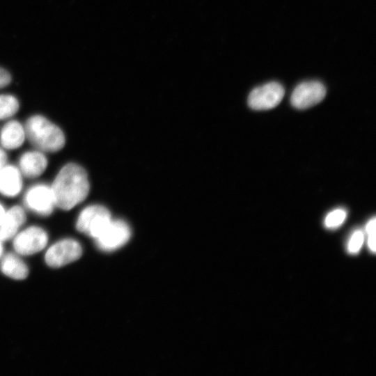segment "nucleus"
Returning <instances> with one entry per match:
<instances>
[{"instance_id":"nucleus-15","label":"nucleus","mask_w":376,"mask_h":376,"mask_svg":"<svg viewBox=\"0 0 376 376\" xmlns=\"http://www.w3.org/2000/svg\"><path fill=\"white\" fill-rule=\"evenodd\" d=\"M19 109L17 99L8 94L0 95V120L9 118Z\"/></svg>"},{"instance_id":"nucleus-3","label":"nucleus","mask_w":376,"mask_h":376,"mask_svg":"<svg viewBox=\"0 0 376 376\" xmlns=\"http://www.w3.org/2000/svg\"><path fill=\"white\" fill-rule=\"evenodd\" d=\"M111 220L109 211L100 205L86 207L79 214L77 229L95 239Z\"/></svg>"},{"instance_id":"nucleus-12","label":"nucleus","mask_w":376,"mask_h":376,"mask_svg":"<svg viewBox=\"0 0 376 376\" xmlns=\"http://www.w3.org/2000/svg\"><path fill=\"white\" fill-rule=\"evenodd\" d=\"M22 175L17 167L5 164L0 170V194L7 197L16 196L22 187Z\"/></svg>"},{"instance_id":"nucleus-5","label":"nucleus","mask_w":376,"mask_h":376,"mask_svg":"<svg viewBox=\"0 0 376 376\" xmlns=\"http://www.w3.org/2000/svg\"><path fill=\"white\" fill-rule=\"evenodd\" d=\"M81 253L80 244L74 239L66 238L52 244L47 249L45 260L48 266L58 268L79 259Z\"/></svg>"},{"instance_id":"nucleus-14","label":"nucleus","mask_w":376,"mask_h":376,"mask_svg":"<svg viewBox=\"0 0 376 376\" xmlns=\"http://www.w3.org/2000/svg\"><path fill=\"white\" fill-rule=\"evenodd\" d=\"M0 269L6 276L15 279H24L29 274L25 263L15 253L5 255L0 263Z\"/></svg>"},{"instance_id":"nucleus-19","label":"nucleus","mask_w":376,"mask_h":376,"mask_svg":"<svg viewBox=\"0 0 376 376\" xmlns=\"http://www.w3.org/2000/svg\"><path fill=\"white\" fill-rule=\"evenodd\" d=\"M375 226H376V220L375 218L371 219L366 224V233L370 235L372 234H375Z\"/></svg>"},{"instance_id":"nucleus-20","label":"nucleus","mask_w":376,"mask_h":376,"mask_svg":"<svg viewBox=\"0 0 376 376\" xmlns=\"http://www.w3.org/2000/svg\"><path fill=\"white\" fill-rule=\"evenodd\" d=\"M368 245L370 249L375 253V234L368 235Z\"/></svg>"},{"instance_id":"nucleus-21","label":"nucleus","mask_w":376,"mask_h":376,"mask_svg":"<svg viewBox=\"0 0 376 376\" xmlns=\"http://www.w3.org/2000/svg\"><path fill=\"white\" fill-rule=\"evenodd\" d=\"M7 157L4 151L0 148V170L6 164Z\"/></svg>"},{"instance_id":"nucleus-22","label":"nucleus","mask_w":376,"mask_h":376,"mask_svg":"<svg viewBox=\"0 0 376 376\" xmlns=\"http://www.w3.org/2000/svg\"><path fill=\"white\" fill-rule=\"evenodd\" d=\"M5 213H6L5 208L3 206V205L1 204V203H0V225H1V222H2V221H3Z\"/></svg>"},{"instance_id":"nucleus-16","label":"nucleus","mask_w":376,"mask_h":376,"mask_svg":"<svg viewBox=\"0 0 376 376\" xmlns=\"http://www.w3.org/2000/svg\"><path fill=\"white\" fill-rule=\"evenodd\" d=\"M346 218V212L343 209H336L329 212L324 219V225L329 228L340 226Z\"/></svg>"},{"instance_id":"nucleus-10","label":"nucleus","mask_w":376,"mask_h":376,"mask_svg":"<svg viewBox=\"0 0 376 376\" xmlns=\"http://www.w3.org/2000/svg\"><path fill=\"white\" fill-rule=\"evenodd\" d=\"M47 166V159L40 150L24 152L19 159V169L22 175L34 178L40 176Z\"/></svg>"},{"instance_id":"nucleus-11","label":"nucleus","mask_w":376,"mask_h":376,"mask_svg":"<svg viewBox=\"0 0 376 376\" xmlns=\"http://www.w3.org/2000/svg\"><path fill=\"white\" fill-rule=\"evenodd\" d=\"M25 220L26 214L21 206L15 205L6 211L0 225V240L4 242L14 237Z\"/></svg>"},{"instance_id":"nucleus-17","label":"nucleus","mask_w":376,"mask_h":376,"mask_svg":"<svg viewBox=\"0 0 376 376\" xmlns=\"http://www.w3.org/2000/svg\"><path fill=\"white\" fill-rule=\"evenodd\" d=\"M364 240L363 233L357 230L352 235L347 245V250L350 253H357L363 244Z\"/></svg>"},{"instance_id":"nucleus-18","label":"nucleus","mask_w":376,"mask_h":376,"mask_svg":"<svg viewBox=\"0 0 376 376\" xmlns=\"http://www.w3.org/2000/svg\"><path fill=\"white\" fill-rule=\"evenodd\" d=\"M11 81L10 74L3 68L0 67V88L8 85Z\"/></svg>"},{"instance_id":"nucleus-8","label":"nucleus","mask_w":376,"mask_h":376,"mask_svg":"<svg viewBox=\"0 0 376 376\" xmlns=\"http://www.w3.org/2000/svg\"><path fill=\"white\" fill-rule=\"evenodd\" d=\"M24 203L27 208L40 216L51 214L56 206L52 188L45 184L31 187L24 196Z\"/></svg>"},{"instance_id":"nucleus-23","label":"nucleus","mask_w":376,"mask_h":376,"mask_svg":"<svg viewBox=\"0 0 376 376\" xmlns=\"http://www.w3.org/2000/svg\"><path fill=\"white\" fill-rule=\"evenodd\" d=\"M3 252V245H2V241L0 240V257L2 255Z\"/></svg>"},{"instance_id":"nucleus-7","label":"nucleus","mask_w":376,"mask_h":376,"mask_svg":"<svg viewBox=\"0 0 376 376\" xmlns=\"http://www.w3.org/2000/svg\"><path fill=\"white\" fill-rule=\"evenodd\" d=\"M285 94L283 86L276 81L255 88L248 97L249 106L255 110H266L275 107Z\"/></svg>"},{"instance_id":"nucleus-6","label":"nucleus","mask_w":376,"mask_h":376,"mask_svg":"<svg viewBox=\"0 0 376 376\" xmlns=\"http://www.w3.org/2000/svg\"><path fill=\"white\" fill-rule=\"evenodd\" d=\"M13 246L16 253L29 256L42 250L48 242L47 232L39 226H30L14 236Z\"/></svg>"},{"instance_id":"nucleus-4","label":"nucleus","mask_w":376,"mask_h":376,"mask_svg":"<svg viewBox=\"0 0 376 376\" xmlns=\"http://www.w3.org/2000/svg\"><path fill=\"white\" fill-rule=\"evenodd\" d=\"M130 236V228L125 221L111 219L94 240L100 250L111 252L123 246L129 241Z\"/></svg>"},{"instance_id":"nucleus-9","label":"nucleus","mask_w":376,"mask_h":376,"mask_svg":"<svg viewBox=\"0 0 376 376\" xmlns=\"http://www.w3.org/2000/svg\"><path fill=\"white\" fill-rule=\"evenodd\" d=\"M326 95V88L318 81H308L298 84L291 95L292 105L299 109H304L321 102Z\"/></svg>"},{"instance_id":"nucleus-1","label":"nucleus","mask_w":376,"mask_h":376,"mask_svg":"<svg viewBox=\"0 0 376 376\" xmlns=\"http://www.w3.org/2000/svg\"><path fill=\"white\" fill-rule=\"evenodd\" d=\"M51 188L56 206L69 210L86 198L90 184L83 167L75 163H68L60 169Z\"/></svg>"},{"instance_id":"nucleus-13","label":"nucleus","mask_w":376,"mask_h":376,"mask_svg":"<svg viewBox=\"0 0 376 376\" xmlns=\"http://www.w3.org/2000/svg\"><path fill=\"white\" fill-rule=\"evenodd\" d=\"M25 138L24 126L14 120L7 122L0 132V143L2 147L8 150L19 148Z\"/></svg>"},{"instance_id":"nucleus-2","label":"nucleus","mask_w":376,"mask_h":376,"mask_svg":"<svg viewBox=\"0 0 376 376\" xmlns=\"http://www.w3.org/2000/svg\"><path fill=\"white\" fill-rule=\"evenodd\" d=\"M24 130L26 137L42 152H57L65 145L63 131L43 116H31L26 122Z\"/></svg>"}]
</instances>
